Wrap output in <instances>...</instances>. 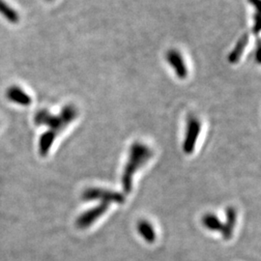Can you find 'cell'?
Returning <instances> with one entry per match:
<instances>
[{
	"instance_id": "obj_4",
	"label": "cell",
	"mask_w": 261,
	"mask_h": 261,
	"mask_svg": "<svg viewBox=\"0 0 261 261\" xmlns=\"http://www.w3.org/2000/svg\"><path fill=\"white\" fill-rule=\"evenodd\" d=\"M109 208L110 203L107 202H102L101 204L95 206L81 215L75 221V225L81 229H86L90 227L109 210Z\"/></svg>"
},
{
	"instance_id": "obj_9",
	"label": "cell",
	"mask_w": 261,
	"mask_h": 261,
	"mask_svg": "<svg viewBox=\"0 0 261 261\" xmlns=\"http://www.w3.org/2000/svg\"><path fill=\"white\" fill-rule=\"evenodd\" d=\"M249 40H250V36H249L248 33L244 34L242 37L238 40V42L236 43V45L234 47L233 50L228 56V61L230 63L235 64V63H237L240 60L243 53H244L245 48H246L248 43H249Z\"/></svg>"
},
{
	"instance_id": "obj_11",
	"label": "cell",
	"mask_w": 261,
	"mask_h": 261,
	"mask_svg": "<svg viewBox=\"0 0 261 261\" xmlns=\"http://www.w3.org/2000/svg\"><path fill=\"white\" fill-rule=\"evenodd\" d=\"M138 231L140 233V236L146 241L147 243L155 242L156 240V231L153 227V225L150 224L149 222L147 221H140V223L138 224Z\"/></svg>"
},
{
	"instance_id": "obj_3",
	"label": "cell",
	"mask_w": 261,
	"mask_h": 261,
	"mask_svg": "<svg viewBox=\"0 0 261 261\" xmlns=\"http://www.w3.org/2000/svg\"><path fill=\"white\" fill-rule=\"evenodd\" d=\"M82 198L85 201L101 200L102 202H107L110 204L112 202L117 204H123L125 202V196L121 193L101 188L86 189L83 193Z\"/></svg>"
},
{
	"instance_id": "obj_1",
	"label": "cell",
	"mask_w": 261,
	"mask_h": 261,
	"mask_svg": "<svg viewBox=\"0 0 261 261\" xmlns=\"http://www.w3.org/2000/svg\"><path fill=\"white\" fill-rule=\"evenodd\" d=\"M152 156L153 151L146 144L137 141L130 145L129 157L121 178L122 188L125 194H130L132 192L135 173L142 168L152 158Z\"/></svg>"
},
{
	"instance_id": "obj_5",
	"label": "cell",
	"mask_w": 261,
	"mask_h": 261,
	"mask_svg": "<svg viewBox=\"0 0 261 261\" xmlns=\"http://www.w3.org/2000/svg\"><path fill=\"white\" fill-rule=\"evenodd\" d=\"M201 130V123L196 117H190L187 124L186 137L183 143V151L192 154L195 151L196 141Z\"/></svg>"
},
{
	"instance_id": "obj_10",
	"label": "cell",
	"mask_w": 261,
	"mask_h": 261,
	"mask_svg": "<svg viewBox=\"0 0 261 261\" xmlns=\"http://www.w3.org/2000/svg\"><path fill=\"white\" fill-rule=\"evenodd\" d=\"M56 137H57V135L56 133L49 130L45 132L41 136L40 141H39V151L42 156H46L48 153V151L56 140Z\"/></svg>"
},
{
	"instance_id": "obj_15",
	"label": "cell",
	"mask_w": 261,
	"mask_h": 261,
	"mask_svg": "<svg viewBox=\"0 0 261 261\" xmlns=\"http://www.w3.org/2000/svg\"><path fill=\"white\" fill-rule=\"evenodd\" d=\"M249 2L255 8L256 12H260V0H249Z\"/></svg>"
},
{
	"instance_id": "obj_13",
	"label": "cell",
	"mask_w": 261,
	"mask_h": 261,
	"mask_svg": "<svg viewBox=\"0 0 261 261\" xmlns=\"http://www.w3.org/2000/svg\"><path fill=\"white\" fill-rule=\"evenodd\" d=\"M0 14L12 23H17L19 20L17 11L13 9L4 0H0Z\"/></svg>"
},
{
	"instance_id": "obj_16",
	"label": "cell",
	"mask_w": 261,
	"mask_h": 261,
	"mask_svg": "<svg viewBox=\"0 0 261 261\" xmlns=\"http://www.w3.org/2000/svg\"><path fill=\"white\" fill-rule=\"evenodd\" d=\"M47 1H51V0H47Z\"/></svg>"
},
{
	"instance_id": "obj_8",
	"label": "cell",
	"mask_w": 261,
	"mask_h": 261,
	"mask_svg": "<svg viewBox=\"0 0 261 261\" xmlns=\"http://www.w3.org/2000/svg\"><path fill=\"white\" fill-rule=\"evenodd\" d=\"M226 222L224 223V228L222 236L224 240H230L232 238L234 228L237 221V212L234 207H227L226 208Z\"/></svg>"
},
{
	"instance_id": "obj_12",
	"label": "cell",
	"mask_w": 261,
	"mask_h": 261,
	"mask_svg": "<svg viewBox=\"0 0 261 261\" xmlns=\"http://www.w3.org/2000/svg\"><path fill=\"white\" fill-rule=\"evenodd\" d=\"M202 224L211 231H220L221 233L224 231V223L221 222V220L214 214L204 215L202 218Z\"/></svg>"
},
{
	"instance_id": "obj_6",
	"label": "cell",
	"mask_w": 261,
	"mask_h": 261,
	"mask_svg": "<svg viewBox=\"0 0 261 261\" xmlns=\"http://www.w3.org/2000/svg\"><path fill=\"white\" fill-rule=\"evenodd\" d=\"M166 59L168 64L174 70L175 75H177L180 80H184L188 76V68L186 63L183 59L182 55L176 49H170L167 53Z\"/></svg>"
},
{
	"instance_id": "obj_7",
	"label": "cell",
	"mask_w": 261,
	"mask_h": 261,
	"mask_svg": "<svg viewBox=\"0 0 261 261\" xmlns=\"http://www.w3.org/2000/svg\"><path fill=\"white\" fill-rule=\"evenodd\" d=\"M6 96L11 102L18 103L23 107L29 106L32 102L31 97L18 85L10 86L6 92Z\"/></svg>"
},
{
	"instance_id": "obj_2",
	"label": "cell",
	"mask_w": 261,
	"mask_h": 261,
	"mask_svg": "<svg viewBox=\"0 0 261 261\" xmlns=\"http://www.w3.org/2000/svg\"><path fill=\"white\" fill-rule=\"evenodd\" d=\"M77 113L79 112L75 106L67 105L58 115H54L47 112V110H42L36 113L34 120L39 126H48V130H53L56 135H58L67 128L70 123L75 120L77 116Z\"/></svg>"
},
{
	"instance_id": "obj_14",
	"label": "cell",
	"mask_w": 261,
	"mask_h": 261,
	"mask_svg": "<svg viewBox=\"0 0 261 261\" xmlns=\"http://www.w3.org/2000/svg\"><path fill=\"white\" fill-rule=\"evenodd\" d=\"M260 20V12H256V14H255V16H254V23H253V27H252V32H253V34H255V35H258V34H259V31H260L261 28Z\"/></svg>"
}]
</instances>
